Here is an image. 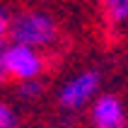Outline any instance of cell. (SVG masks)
I'll return each instance as SVG.
<instances>
[{
	"instance_id": "1",
	"label": "cell",
	"mask_w": 128,
	"mask_h": 128,
	"mask_svg": "<svg viewBox=\"0 0 128 128\" xmlns=\"http://www.w3.org/2000/svg\"><path fill=\"white\" fill-rule=\"evenodd\" d=\"M10 41L27 44L39 51L53 48L60 39V24L51 12L41 7H24L10 14V27H7Z\"/></svg>"
},
{
	"instance_id": "2",
	"label": "cell",
	"mask_w": 128,
	"mask_h": 128,
	"mask_svg": "<svg viewBox=\"0 0 128 128\" xmlns=\"http://www.w3.org/2000/svg\"><path fill=\"white\" fill-rule=\"evenodd\" d=\"M102 92V72L97 68H87L72 75L58 87V104L65 111H80L87 109L94 102V97Z\"/></svg>"
},
{
	"instance_id": "3",
	"label": "cell",
	"mask_w": 128,
	"mask_h": 128,
	"mask_svg": "<svg viewBox=\"0 0 128 128\" xmlns=\"http://www.w3.org/2000/svg\"><path fill=\"white\" fill-rule=\"evenodd\" d=\"M2 56H5V70L10 75V80H14V82L41 78L48 68L44 51L27 46V44L10 41L7 46H2Z\"/></svg>"
},
{
	"instance_id": "4",
	"label": "cell",
	"mask_w": 128,
	"mask_h": 128,
	"mask_svg": "<svg viewBox=\"0 0 128 128\" xmlns=\"http://www.w3.org/2000/svg\"><path fill=\"white\" fill-rule=\"evenodd\" d=\"M90 123L92 128H128L123 99L114 92H99L90 104Z\"/></svg>"
},
{
	"instance_id": "5",
	"label": "cell",
	"mask_w": 128,
	"mask_h": 128,
	"mask_svg": "<svg viewBox=\"0 0 128 128\" xmlns=\"http://www.w3.org/2000/svg\"><path fill=\"white\" fill-rule=\"evenodd\" d=\"M104 20L111 27H118L123 22H128V0H99Z\"/></svg>"
},
{
	"instance_id": "6",
	"label": "cell",
	"mask_w": 128,
	"mask_h": 128,
	"mask_svg": "<svg viewBox=\"0 0 128 128\" xmlns=\"http://www.w3.org/2000/svg\"><path fill=\"white\" fill-rule=\"evenodd\" d=\"M44 92H46V87H44L41 78H34V80H22L20 85H17V97L22 102H36L41 99Z\"/></svg>"
},
{
	"instance_id": "7",
	"label": "cell",
	"mask_w": 128,
	"mask_h": 128,
	"mask_svg": "<svg viewBox=\"0 0 128 128\" xmlns=\"http://www.w3.org/2000/svg\"><path fill=\"white\" fill-rule=\"evenodd\" d=\"M20 126V116L7 102L0 99V128H17Z\"/></svg>"
},
{
	"instance_id": "8",
	"label": "cell",
	"mask_w": 128,
	"mask_h": 128,
	"mask_svg": "<svg viewBox=\"0 0 128 128\" xmlns=\"http://www.w3.org/2000/svg\"><path fill=\"white\" fill-rule=\"evenodd\" d=\"M10 10H7L2 2H0V44L5 41V36H7V27H10Z\"/></svg>"
},
{
	"instance_id": "9",
	"label": "cell",
	"mask_w": 128,
	"mask_h": 128,
	"mask_svg": "<svg viewBox=\"0 0 128 128\" xmlns=\"http://www.w3.org/2000/svg\"><path fill=\"white\" fill-rule=\"evenodd\" d=\"M2 46H5V44H0V87H5V85H7V80H10V75H7V70H5V56H2Z\"/></svg>"
}]
</instances>
